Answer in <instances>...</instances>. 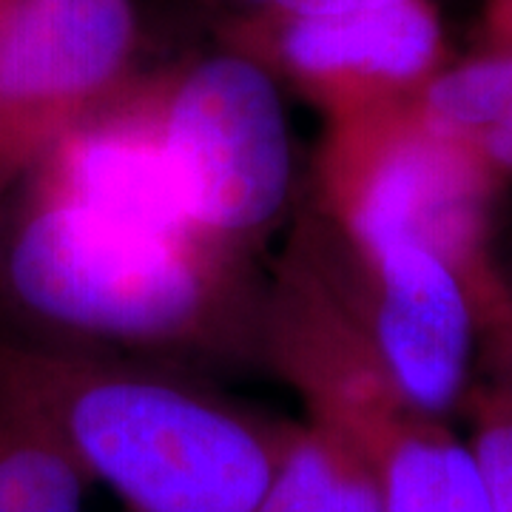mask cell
<instances>
[{"label":"cell","mask_w":512,"mask_h":512,"mask_svg":"<svg viewBox=\"0 0 512 512\" xmlns=\"http://www.w3.org/2000/svg\"><path fill=\"white\" fill-rule=\"evenodd\" d=\"M254 262L100 217L32 177L0 197V336L208 370L265 367Z\"/></svg>","instance_id":"1"},{"label":"cell","mask_w":512,"mask_h":512,"mask_svg":"<svg viewBox=\"0 0 512 512\" xmlns=\"http://www.w3.org/2000/svg\"><path fill=\"white\" fill-rule=\"evenodd\" d=\"M0 379L128 512H254L296 424L205 376L0 336Z\"/></svg>","instance_id":"2"},{"label":"cell","mask_w":512,"mask_h":512,"mask_svg":"<svg viewBox=\"0 0 512 512\" xmlns=\"http://www.w3.org/2000/svg\"><path fill=\"white\" fill-rule=\"evenodd\" d=\"M504 185L410 100L325 123L308 205L353 239H413L444 256L478 308L504 288L493 211Z\"/></svg>","instance_id":"3"},{"label":"cell","mask_w":512,"mask_h":512,"mask_svg":"<svg viewBox=\"0 0 512 512\" xmlns=\"http://www.w3.org/2000/svg\"><path fill=\"white\" fill-rule=\"evenodd\" d=\"M137 83L194 231L222 254L254 262L296 194L282 86L222 46Z\"/></svg>","instance_id":"4"},{"label":"cell","mask_w":512,"mask_h":512,"mask_svg":"<svg viewBox=\"0 0 512 512\" xmlns=\"http://www.w3.org/2000/svg\"><path fill=\"white\" fill-rule=\"evenodd\" d=\"M279 262L413 407L447 419L470 393L478 316L456 268L413 239H353L305 202Z\"/></svg>","instance_id":"5"},{"label":"cell","mask_w":512,"mask_h":512,"mask_svg":"<svg viewBox=\"0 0 512 512\" xmlns=\"http://www.w3.org/2000/svg\"><path fill=\"white\" fill-rule=\"evenodd\" d=\"M220 46L259 63L325 123L404 103L453 60L433 0L228 20L220 23Z\"/></svg>","instance_id":"6"},{"label":"cell","mask_w":512,"mask_h":512,"mask_svg":"<svg viewBox=\"0 0 512 512\" xmlns=\"http://www.w3.org/2000/svg\"><path fill=\"white\" fill-rule=\"evenodd\" d=\"M274 373L308 421L350 439L373 464L384 512H495L470 441L404 399L356 345L305 333L276 353Z\"/></svg>","instance_id":"7"},{"label":"cell","mask_w":512,"mask_h":512,"mask_svg":"<svg viewBox=\"0 0 512 512\" xmlns=\"http://www.w3.org/2000/svg\"><path fill=\"white\" fill-rule=\"evenodd\" d=\"M134 0H9L0 12V197L134 77Z\"/></svg>","instance_id":"8"},{"label":"cell","mask_w":512,"mask_h":512,"mask_svg":"<svg viewBox=\"0 0 512 512\" xmlns=\"http://www.w3.org/2000/svg\"><path fill=\"white\" fill-rule=\"evenodd\" d=\"M413 103L498 183H512V52L453 57L421 86Z\"/></svg>","instance_id":"9"},{"label":"cell","mask_w":512,"mask_h":512,"mask_svg":"<svg viewBox=\"0 0 512 512\" xmlns=\"http://www.w3.org/2000/svg\"><path fill=\"white\" fill-rule=\"evenodd\" d=\"M254 512H384L382 487L367 456L316 421H302Z\"/></svg>","instance_id":"10"},{"label":"cell","mask_w":512,"mask_h":512,"mask_svg":"<svg viewBox=\"0 0 512 512\" xmlns=\"http://www.w3.org/2000/svg\"><path fill=\"white\" fill-rule=\"evenodd\" d=\"M89 484L46 419L0 379V512H83Z\"/></svg>","instance_id":"11"},{"label":"cell","mask_w":512,"mask_h":512,"mask_svg":"<svg viewBox=\"0 0 512 512\" xmlns=\"http://www.w3.org/2000/svg\"><path fill=\"white\" fill-rule=\"evenodd\" d=\"M470 447L493 498L495 512H512V396L498 387H470Z\"/></svg>","instance_id":"12"},{"label":"cell","mask_w":512,"mask_h":512,"mask_svg":"<svg viewBox=\"0 0 512 512\" xmlns=\"http://www.w3.org/2000/svg\"><path fill=\"white\" fill-rule=\"evenodd\" d=\"M478 342L493 362L495 382L512 396V282L478 308Z\"/></svg>","instance_id":"13"},{"label":"cell","mask_w":512,"mask_h":512,"mask_svg":"<svg viewBox=\"0 0 512 512\" xmlns=\"http://www.w3.org/2000/svg\"><path fill=\"white\" fill-rule=\"evenodd\" d=\"M220 23L242 18H265V15H296V12H319L336 6H353L365 0H202Z\"/></svg>","instance_id":"14"},{"label":"cell","mask_w":512,"mask_h":512,"mask_svg":"<svg viewBox=\"0 0 512 512\" xmlns=\"http://www.w3.org/2000/svg\"><path fill=\"white\" fill-rule=\"evenodd\" d=\"M476 52H512V0H484Z\"/></svg>","instance_id":"15"},{"label":"cell","mask_w":512,"mask_h":512,"mask_svg":"<svg viewBox=\"0 0 512 512\" xmlns=\"http://www.w3.org/2000/svg\"><path fill=\"white\" fill-rule=\"evenodd\" d=\"M6 3H9V0H0V12H3V6H6Z\"/></svg>","instance_id":"16"}]
</instances>
